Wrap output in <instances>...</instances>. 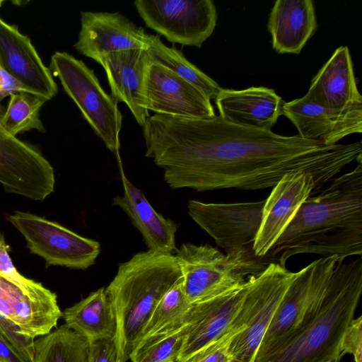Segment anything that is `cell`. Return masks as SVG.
Listing matches in <instances>:
<instances>
[{
    "instance_id": "cell-1",
    "label": "cell",
    "mask_w": 362,
    "mask_h": 362,
    "mask_svg": "<svg viewBox=\"0 0 362 362\" xmlns=\"http://www.w3.org/2000/svg\"><path fill=\"white\" fill-rule=\"evenodd\" d=\"M146 157L163 170L172 189L199 192L274 187L289 173L313 176V195L362 155L361 141L325 145L229 123L219 115L192 119L149 116L143 126Z\"/></svg>"
},
{
    "instance_id": "cell-2",
    "label": "cell",
    "mask_w": 362,
    "mask_h": 362,
    "mask_svg": "<svg viewBox=\"0 0 362 362\" xmlns=\"http://www.w3.org/2000/svg\"><path fill=\"white\" fill-rule=\"evenodd\" d=\"M351 171L334 177L325 189L308 197L262 257L286 267L299 254L336 256L343 262L362 255V156ZM267 262V261H266Z\"/></svg>"
},
{
    "instance_id": "cell-3",
    "label": "cell",
    "mask_w": 362,
    "mask_h": 362,
    "mask_svg": "<svg viewBox=\"0 0 362 362\" xmlns=\"http://www.w3.org/2000/svg\"><path fill=\"white\" fill-rule=\"evenodd\" d=\"M362 292V257L337 262L295 328L254 362H340L341 343Z\"/></svg>"
},
{
    "instance_id": "cell-4",
    "label": "cell",
    "mask_w": 362,
    "mask_h": 362,
    "mask_svg": "<svg viewBox=\"0 0 362 362\" xmlns=\"http://www.w3.org/2000/svg\"><path fill=\"white\" fill-rule=\"evenodd\" d=\"M182 280L175 255L148 250L134 255L119 265L105 292L116 317L114 340L121 362L129 359L160 300Z\"/></svg>"
},
{
    "instance_id": "cell-5",
    "label": "cell",
    "mask_w": 362,
    "mask_h": 362,
    "mask_svg": "<svg viewBox=\"0 0 362 362\" xmlns=\"http://www.w3.org/2000/svg\"><path fill=\"white\" fill-rule=\"evenodd\" d=\"M183 280V292L191 304L201 303L237 288L269 264L252 250L224 255L210 245L182 244L175 252Z\"/></svg>"
},
{
    "instance_id": "cell-6",
    "label": "cell",
    "mask_w": 362,
    "mask_h": 362,
    "mask_svg": "<svg viewBox=\"0 0 362 362\" xmlns=\"http://www.w3.org/2000/svg\"><path fill=\"white\" fill-rule=\"evenodd\" d=\"M49 68L95 133L118 156L122 115L117 103L102 88L94 71L64 52H56L51 57Z\"/></svg>"
},
{
    "instance_id": "cell-7",
    "label": "cell",
    "mask_w": 362,
    "mask_h": 362,
    "mask_svg": "<svg viewBox=\"0 0 362 362\" xmlns=\"http://www.w3.org/2000/svg\"><path fill=\"white\" fill-rule=\"evenodd\" d=\"M296 272L276 262L252 278L240 312L246 328L233 339L231 362H253L277 307Z\"/></svg>"
},
{
    "instance_id": "cell-8",
    "label": "cell",
    "mask_w": 362,
    "mask_h": 362,
    "mask_svg": "<svg viewBox=\"0 0 362 362\" xmlns=\"http://www.w3.org/2000/svg\"><path fill=\"white\" fill-rule=\"evenodd\" d=\"M8 220L25 238L30 252L42 257L47 266L86 269L100 254V245L96 240L41 216L15 211Z\"/></svg>"
},
{
    "instance_id": "cell-9",
    "label": "cell",
    "mask_w": 362,
    "mask_h": 362,
    "mask_svg": "<svg viewBox=\"0 0 362 362\" xmlns=\"http://www.w3.org/2000/svg\"><path fill=\"white\" fill-rule=\"evenodd\" d=\"M134 5L146 26L172 43L201 47L216 25L211 0H136Z\"/></svg>"
},
{
    "instance_id": "cell-10",
    "label": "cell",
    "mask_w": 362,
    "mask_h": 362,
    "mask_svg": "<svg viewBox=\"0 0 362 362\" xmlns=\"http://www.w3.org/2000/svg\"><path fill=\"white\" fill-rule=\"evenodd\" d=\"M265 199L230 204L191 199L188 214L226 254L250 250L258 233ZM253 251V250H252Z\"/></svg>"
},
{
    "instance_id": "cell-11",
    "label": "cell",
    "mask_w": 362,
    "mask_h": 362,
    "mask_svg": "<svg viewBox=\"0 0 362 362\" xmlns=\"http://www.w3.org/2000/svg\"><path fill=\"white\" fill-rule=\"evenodd\" d=\"M0 183L7 192L35 201L49 195L55 183L49 161L33 146L8 134L1 123Z\"/></svg>"
},
{
    "instance_id": "cell-12",
    "label": "cell",
    "mask_w": 362,
    "mask_h": 362,
    "mask_svg": "<svg viewBox=\"0 0 362 362\" xmlns=\"http://www.w3.org/2000/svg\"><path fill=\"white\" fill-rule=\"evenodd\" d=\"M337 262L336 256L321 257L296 272L276 310L254 361L269 353L295 328L309 303L328 284Z\"/></svg>"
},
{
    "instance_id": "cell-13",
    "label": "cell",
    "mask_w": 362,
    "mask_h": 362,
    "mask_svg": "<svg viewBox=\"0 0 362 362\" xmlns=\"http://www.w3.org/2000/svg\"><path fill=\"white\" fill-rule=\"evenodd\" d=\"M252 276L237 288L192 304L185 322V337L177 362H187L229 330L240 311Z\"/></svg>"
},
{
    "instance_id": "cell-14",
    "label": "cell",
    "mask_w": 362,
    "mask_h": 362,
    "mask_svg": "<svg viewBox=\"0 0 362 362\" xmlns=\"http://www.w3.org/2000/svg\"><path fill=\"white\" fill-rule=\"evenodd\" d=\"M151 35L119 12H81V30L75 49L95 62L119 51L148 49Z\"/></svg>"
},
{
    "instance_id": "cell-15",
    "label": "cell",
    "mask_w": 362,
    "mask_h": 362,
    "mask_svg": "<svg viewBox=\"0 0 362 362\" xmlns=\"http://www.w3.org/2000/svg\"><path fill=\"white\" fill-rule=\"evenodd\" d=\"M145 97L147 110L156 115L192 119L216 115L211 100L199 89L153 62L146 75Z\"/></svg>"
},
{
    "instance_id": "cell-16",
    "label": "cell",
    "mask_w": 362,
    "mask_h": 362,
    "mask_svg": "<svg viewBox=\"0 0 362 362\" xmlns=\"http://www.w3.org/2000/svg\"><path fill=\"white\" fill-rule=\"evenodd\" d=\"M303 98L337 115L362 118V96L348 47L341 46L333 52Z\"/></svg>"
},
{
    "instance_id": "cell-17",
    "label": "cell",
    "mask_w": 362,
    "mask_h": 362,
    "mask_svg": "<svg viewBox=\"0 0 362 362\" xmlns=\"http://www.w3.org/2000/svg\"><path fill=\"white\" fill-rule=\"evenodd\" d=\"M315 190L312 175L303 172L284 175L265 199L260 227L252 246L263 257L292 221L301 204Z\"/></svg>"
},
{
    "instance_id": "cell-18",
    "label": "cell",
    "mask_w": 362,
    "mask_h": 362,
    "mask_svg": "<svg viewBox=\"0 0 362 362\" xmlns=\"http://www.w3.org/2000/svg\"><path fill=\"white\" fill-rule=\"evenodd\" d=\"M104 69L111 96L124 103L139 125L150 116L146 108L145 85L151 64L147 49H134L106 54L96 61Z\"/></svg>"
},
{
    "instance_id": "cell-19",
    "label": "cell",
    "mask_w": 362,
    "mask_h": 362,
    "mask_svg": "<svg viewBox=\"0 0 362 362\" xmlns=\"http://www.w3.org/2000/svg\"><path fill=\"white\" fill-rule=\"evenodd\" d=\"M0 66L32 93L48 100L57 93L51 71L43 64L30 38L1 18Z\"/></svg>"
},
{
    "instance_id": "cell-20",
    "label": "cell",
    "mask_w": 362,
    "mask_h": 362,
    "mask_svg": "<svg viewBox=\"0 0 362 362\" xmlns=\"http://www.w3.org/2000/svg\"><path fill=\"white\" fill-rule=\"evenodd\" d=\"M214 100L223 120L267 131H272L282 115L284 103L274 89L262 86L243 90L222 88Z\"/></svg>"
},
{
    "instance_id": "cell-21",
    "label": "cell",
    "mask_w": 362,
    "mask_h": 362,
    "mask_svg": "<svg viewBox=\"0 0 362 362\" xmlns=\"http://www.w3.org/2000/svg\"><path fill=\"white\" fill-rule=\"evenodd\" d=\"M282 115L301 138L325 145L337 144L344 137L362 132V118L337 115L303 97L284 102Z\"/></svg>"
},
{
    "instance_id": "cell-22",
    "label": "cell",
    "mask_w": 362,
    "mask_h": 362,
    "mask_svg": "<svg viewBox=\"0 0 362 362\" xmlns=\"http://www.w3.org/2000/svg\"><path fill=\"white\" fill-rule=\"evenodd\" d=\"M123 196H116L113 205L121 208L139 230L148 251L171 254L177 251L175 233L177 225L154 210L144 193L122 172Z\"/></svg>"
},
{
    "instance_id": "cell-23",
    "label": "cell",
    "mask_w": 362,
    "mask_h": 362,
    "mask_svg": "<svg viewBox=\"0 0 362 362\" xmlns=\"http://www.w3.org/2000/svg\"><path fill=\"white\" fill-rule=\"evenodd\" d=\"M317 28L312 0H277L269 16L267 30L279 54H300Z\"/></svg>"
},
{
    "instance_id": "cell-24",
    "label": "cell",
    "mask_w": 362,
    "mask_h": 362,
    "mask_svg": "<svg viewBox=\"0 0 362 362\" xmlns=\"http://www.w3.org/2000/svg\"><path fill=\"white\" fill-rule=\"evenodd\" d=\"M0 314L17 325L23 335L33 339L50 332L62 317L57 300H34L1 276Z\"/></svg>"
},
{
    "instance_id": "cell-25",
    "label": "cell",
    "mask_w": 362,
    "mask_h": 362,
    "mask_svg": "<svg viewBox=\"0 0 362 362\" xmlns=\"http://www.w3.org/2000/svg\"><path fill=\"white\" fill-rule=\"evenodd\" d=\"M62 317L89 344L114 338L116 333L115 315L103 287L65 309Z\"/></svg>"
},
{
    "instance_id": "cell-26",
    "label": "cell",
    "mask_w": 362,
    "mask_h": 362,
    "mask_svg": "<svg viewBox=\"0 0 362 362\" xmlns=\"http://www.w3.org/2000/svg\"><path fill=\"white\" fill-rule=\"evenodd\" d=\"M89 343L65 324L34 341L33 362H89Z\"/></svg>"
},
{
    "instance_id": "cell-27",
    "label": "cell",
    "mask_w": 362,
    "mask_h": 362,
    "mask_svg": "<svg viewBox=\"0 0 362 362\" xmlns=\"http://www.w3.org/2000/svg\"><path fill=\"white\" fill-rule=\"evenodd\" d=\"M147 52L153 62L184 78L210 100L215 99L222 89L214 79L188 61L180 50L163 44L158 35H151Z\"/></svg>"
},
{
    "instance_id": "cell-28",
    "label": "cell",
    "mask_w": 362,
    "mask_h": 362,
    "mask_svg": "<svg viewBox=\"0 0 362 362\" xmlns=\"http://www.w3.org/2000/svg\"><path fill=\"white\" fill-rule=\"evenodd\" d=\"M182 282L169 290L160 300L145 325L138 343L151 336L177 329L185 325L192 304L183 292Z\"/></svg>"
},
{
    "instance_id": "cell-29",
    "label": "cell",
    "mask_w": 362,
    "mask_h": 362,
    "mask_svg": "<svg viewBox=\"0 0 362 362\" xmlns=\"http://www.w3.org/2000/svg\"><path fill=\"white\" fill-rule=\"evenodd\" d=\"M47 100L29 92L11 94L6 110L0 115L1 125L8 134L16 137L21 132L33 129L45 132L40 110Z\"/></svg>"
},
{
    "instance_id": "cell-30",
    "label": "cell",
    "mask_w": 362,
    "mask_h": 362,
    "mask_svg": "<svg viewBox=\"0 0 362 362\" xmlns=\"http://www.w3.org/2000/svg\"><path fill=\"white\" fill-rule=\"evenodd\" d=\"M184 337L185 325L151 336L136 345L129 359L132 362H177Z\"/></svg>"
},
{
    "instance_id": "cell-31",
    "label": "cell",
    "mask_w": 362,
    "mask_h": 362,
    "mask_svg": "<svg viewBox=\"0 0 362 362\" xmlns=\"http://www.w3.org/2000/svg\"><path fill=\"white\" fill-rule=\"evenodd\" d=\"M0 276L17 286L34 300H57L56 293L44 287L41 283L25 278L17 271L8 255V246L1 233H0Z\"/></svg>"
},
{
    "instance_id": "cell-32",
    "label": "cell",
    "mask_w": 362,
    "mask_h": 362,
    "mask_svg": "<svg viewBox=\"0 0 362 362\" xmlns=\"http://www.w3.org/2000/svg\"><path fill=\"white\" fill-rule=\"evenodd\" d=\"M246 328L243 316L239 311L228 332L218 339L207 345L187 362H231L230 346L234 337Z\"/></svg>"
},
{
    "instance_id": "cell-33",
    "label": "cell",
    "mask_w": 362,
    "mask_h": 362,
    "mask_svg": "<svg viewBox=\"0 0 362 362\" xmlns=\"http://www.w3.org/2000/svg\"><path fill=\"white\" fill-rule=\"evenodd\" d=\"M0 334L27 362H33L35 339L23 335L19 327L0 314Z\"/></svg>"
},
{
    "instance_id": "cell-34",
    "label": "cell",
    "mask_w": 362,
    "mask_h": 362,
    "mask_svg": "<svg viewBox=\"0 0 362 362\" xmlns=\"http://www.w3.org/2000/svg\"><path fill=\"white\" fill-rule=\"evenodd\" d=\"M343 355L350 354L355 362H362V317L354 318L345 331L341 343Z\"/></svg>"
},
{
    "instance_id": "cell-35",
    "label": "cell",
    "mask_w": 362,
    "mask_h": 362,
    "mask_svg": "<svg viewBox=\"0 0 362 362\" xmlns=\"http://www.w3.org/2000/svg\"><path fill=\"white\" fill-rule=\"evenodd\" d=\"M88 359L89 362H121L114 338L89 344Z\"/></svg>"
},
{
    "instance_id": "cell-36",
    "label": "cell",
    "mask_w": 362,
    "mask_h": 362,
    "mask_svg": "<svg viewBox=\"0 0 362 362\" xmlns=\"http://www.w3.org/2000/svg\"><path fill=\"white\" fill-rule=\"evenodd\" d=\"M20 92H30L21 82L0 66V102L8 95Z\"/></svg>"
},
{
    "instance_id": "cell-37",
    "label": "cell",
    "mask_w": 362,
    "mask_h": 362,
    "mask_svg": "<svg viewBox=\"0 0 362 362\" xmlns=\"http://www.w3.org/2000/svg\"><path fill=\"white\" fill-rule=\"evenodd\" d=\"M0 358L7 362H27L0 334Z\"/></svg>"
},
{
    "instance_id": "cell-38",
    "label": "cell",
    "mask_w": 362,
    "mask_h": 362,
    "mask_svg": "<svg viewBox=\"0 0 362 362\" xmlns=\"http://www.w3.org/2000/svg\"><path fill=\"white\" fill-rule=\"evenodd\" d=\"M4 1L3 0H0V7L2 6V4L4 3Z\"/></svg>"
},
{
    "instance_id": "cell-39",
    "label": "cell",
    "mask_w": 362,
    "mask_h": 362,
    "mask_svg": "<svg viewBox=\"0 0 362 362\" xmlns=\"http://www.w3.org/2000/svg\"><path fill=\"white\" fill-rule=\"evenodd\" d=\"M0 362H7V361L0 358Z\"/></svg>"
}]
</instances>
